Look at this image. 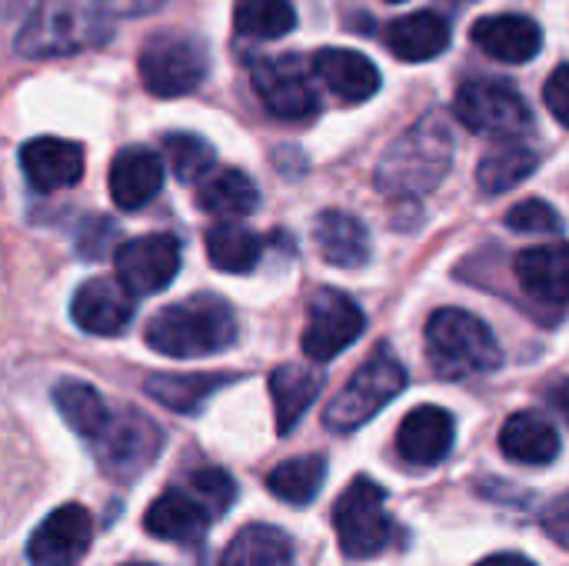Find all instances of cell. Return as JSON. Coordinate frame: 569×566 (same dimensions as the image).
I'll list each match as a JSON object with an SVG mask.
<instances>
[{
  "mask_svg": "<svg viewBox=\"0 0 569 566\" xmlns=\"http://www.w3.org/2000/svg\"><path fill=\"white\" fill-rule=\"evenodd\" d=\"M147 347L160 357L193 360L213 357L237 340V317L217 294H197L157 310L147 324Z\"/></svg>",
  "mask_w": 569,
  "mask_h": 566,
  "instance_id": "1",
  "label": "cell"
},
{
  "mask_svg": "<svg viewBox=\"0 0 569 566\" xmlns=\"http://www.w3.org/2000/svg\"><path fill=\"white\" fill-rule=\"evenodd\" d=\"M453 167V130L443 113H423L377 163V187L400 197L430 193Z\"/></svg>",
  "mask_w": 569,
  "mask_h": 566,
  "instance_id": "2",
  "label": "cell"
},
{
  "mask_svg": "<svg viewBox=\"0 0 569 566\" xmlns=\"http://www.w3.org/2000/svg\"><path fill=\"white\" fill-rule=\"evenodd\" d=\"M113 33L110 17L97 7V0H50L40 3L20 37H17V53L20 57H70L80 50H93L107 43Z\"/></svg>",
  "mask_w": 569,
  "mask_h": 566,
  "instance_id": "3",
  "label": "cell"
},
{
  "mask_svg": "<svg viewBox=\"0 0 569 566\" xmlns=\"http://www.w3.org/2000/svg\"><path fill=\"white\" fill-rule=\"evenodd\" d=\"M427 357L443 380H473L503 364L493 330L460 307H443L427 320Z\"/></svg>",
  "mask_w": 569,
  "mask_h": 566,
  "instance_id": "4",
  "label": "cell"
},
{
  "mask_svg": "<svg viewBox=\"0 0 569 566\" xmlns=\"http://www.w3.org/2000/svg\"><path fill=\"white\" fill-rule=\"evenodd\" d=\"M333 530L347 560H373L403 540L387 510V490L373 477H357L333 504Z\"/></svg>",
  "mask_w": 569,
  "mask_h": 566,
  "instance_id": "5",
  "label": "cell"
},
{
  "mask_svg": "<svg viewBox=\"0 0 569 566\" xmlns=\"http://www.w3.org/2000/svg\"><path fill=\"white\" fill-rule=\"evenodd\" d=\"M140 77L153 97L193 93L210 77V47L193 30H160L140 50Z\"/></svg>",
  "mask_w": 569,
  "mask_h": 566,
  "instance_id": "6",
  "label": "cell"
},
{
  "mask_svg": "<svg viewBox=\"0 0 569 566\" xmlns=\"http://www.w3.org/2000/svg\"><path fill=\"white\" fill-rule=\"evenodd\" d=\"M407 370L390 354H373L350 380L347 387L330 400L323 424L337 434H353L363 424H370L393 397L407 390Z\"/></svg>",
  "mask_w": 569,
  "mask_h": 566,
  "instance_id": "7",
  "label": "cell"
},
{
  "mask_svg": "<svg viewBox=\"0 0 569 566\" xmlns=\"http://www.w3.org/2000/svg\"><path fill=\"white\" fill-rule=\"evenodd\" d=\"M93 450H97L100 470L110 480L133 484L160 457L163 434L150 417L137 414V410H120V414H110L107 427L93 440Z\"/></svg>",
  "mask_w": 569,
  "mask_h": 566,
  "instance_id": "8",
  "label": "cell"
},
{
  "mask_svg": "<svg viewBox=\"0 0 569 566\" xmlns=\"http://www.w3.org/2000/svg\"><path fill=\"white\" fill-rule=\"evenodd\" d=\"M457 120L477 133L487 137H503V140H517L523 133H530L533 127V113L527 107V100L507 83V80H470L457 90L453 100Z\"/></svg>",
  "mask_w": 569,
  "mask_h": 566,
  "instance_id": "9",
  "label": "cell"
},
{
  "mask_svg": "<svg viewBox=\"0 0 569 566\" xmlns=\"http://www.w3.org/2000/svg\"><path fill=\"white\" fill-rule=\"evenodd\" d=\"M363 327H367V317L360 304H353L340 290H320L317 300L310 304V324L300 337V347L310 360L330 364L333 357H340L350 344L363 337Z\"/></svg>",
  "mask_w": 569,
  "mask_h": 566,
  "instance_id": "10",
  "label": "cell"
},
{
  "mask_svg": "<svg viewBox=\"0 0 569 566\" xmlns=\"http://www.w3.org/2000/svg\"><path fill=\"white\" fill-rule=\"evenodd\" d=\"M253 87L263 107L280 120H307L317 113V90L297 53L260 57L253 63Z\"/></svg>",
  "mask_w": 569,
  "mask_h": 566,
  "instance_id": "11",
  "label": "cell"
},
{
  "mask_svg": "<svg viewBox=\"0 0 569 566\" xmlns=\"http://www.w3.org/2000/svg\"><path fill=\"white\" fill-rule=\"evenodd\" d=\"M180 274V240L170 234L133 237L117 250V277L133 297L167 290Z\"/></svg>",
  "mask_w": 569,
  "mask_h": 566,
  "instance_id": "12",
  "label": "cell"
},
{
  "mask_svg": "<svg viewBox=\"0 0 569 566\" xmlns=\"http://www.w3.org/2000/svg\"><path fill=\"white\" fill-rule=\"evenodd\" d=\"M93 544V517L80 504H63L27 540L30 566H80Z\"/></svg>",
  "mask_w": 569,
  "mask_h": 566,
  "instance_id": "13",
  "label": "cell"
},
{
  "mask_svg": "<svg viewBox=\"0 0 569 566\" xmlns=\"http://www.w3.org/2000/svg\"><path fill=\"white\" fill-rule=\"evenodd\" d=\"M133 294L123 284L93 277L87 284L77 287L73 300H70V317L83 334L93 337H117L130 327L133 320Z\"/></svg>",
  "mask_w": 569,
  "mask_h": 566,
  "instance_id": "14",
  "label": "cell"
},
{
  "mask_svg": "<svg viewBox=\"0 0 569 566\" xmlns=\"http://www.w3.org/2000/svg\"><path fill=\"white\" fill-rule=\"evenodd\" d=\"M457 440V420L450 410L423 404L410 410L397 430V454L410 467H437L450 457Z\"/></svg>",
  "mask_w": 569,
  "mask_h": 566,
  "instance_id": "15",
  "label": "cell"
},
{
  "mask_svg": "<svg viewBox=\"0 0 569 566\" xmlns=\"http://www.w3.org/2000/svg\"><path fill=\"white\" fill-rule=\"evenodd\" d=\"M213 517L210 510L187 490V487H170L163 490L143 514V530L153 540L163 544H200L210 530Z\"/></svg>",
  "mask_w": 569,
  "mask_h": 566,
  "instance_id": "16",
  "label": "cell"
},
{
  "mask_svg": "<svg viewBox=\"0 0 569 566\" xmlns=\"http://www.w3.org/2000/svg\"><path fill=\"white\" fill-rule=\"evenodd\" d=\"M20 170L40 193L63 190L83 173V147L63 137H33L20 147Z\"/></svg>",
  "mask_w": 569,
  "mask_h": 566,
  "instance_id": "17",
  "label": "cell"
},
{
  "mask_svg": "<svg viewBox=\"0 0 569 566\" xmlns=\"http://www.w3.org/2000/svg\"><path fill=\"white\" fill-rule=\"evenodd\" d=\"M310 73L343 103H363L380 90V70L370 57L347 47H327L313 53Z\"/></svg>",
  "mask_w": 569,
  "mask_h": 566,
  "instance_id": "18",
  "label": "cell"
},
{
  "mask_svg": "<svg viewBox=\"0 0 569 566\" xmlns=\"http://www.w3.org/2000/svg\"><path fill=\"white\" fill-rule=\"evenodd\" d=\"M473 43L503 63H530L543 47V30L527 13H493L480 17L470 30Z\"/></svg>",
  "mask_w": 569,
  "mask_h": 566,
  "instance_id": "19",
  "label": "cell"
},
{
  "mask_svg": "<svg viewBox=\"0 0 569 566\" xmlns=\"http://www.w3.org/2000/svg\"><path fill=\"white\" fill-rule=\"evenodd\" d=\"M107 187L120 210H140L163 187V160L147 147H123L110 163Z\"/></svg>",
  "mask_w": 569,
  "mask_h": 566,
  "instance_id": "20",
  "label": "cell"
},
{
  "mask_svg": "<svg viewBox=\"0 0 569 566\" xmlns=\"http://www.w3.org/2000/svg\"><path fill=\"white\" fill-rule=\"evenodd\" d=\"M560 430L537 410L513 414L500 430V450L523 467H550L560 457Z\"/></svg>",
  "mask_w": 569,
  "mask_h": 566,
  "instance_id": "21",
  "label": "cell"
},
{
  "mask_svg": "<svg viewBox=\"0 0 569 566\" xmlns=\"http://www.w3.org/2000/svg\"><path fill=\"white\" fill-rule=\"evenodd\" d=\"M313 240L327 264L347 267V270L363 267L373 250L367 224L347 210H323L313 224Z\"/></svg>",
  "mask_w": 569,
  "mask_h": 566,
  "instance_id": "22",
  "label": "cell"
},
{
  "mask_svg": "<svg viewBox=\"0 0 569 566\" xmlns=\"http://www.w3.org/2000/svg\"><path fill=\"white\" fill-rule=\"evenodd\" d=\"M323 390V374L310 364H283L270 374V397H273V424L277 434H293L303 414Z\"/></svg>",
  "mask_w": 569,
  "mask_h": 566,
  "instance_id": "23",
  "label": "cell"
},
{
  "mask_svg": "<svg viewBox=\"0 0 569 566\" xmlns=\"http://www.w3.org/2000/svg\"><path fill=\"white\" fill-rule=\"evenodd\" d=\"M387 47L403 63H427L450 47V23L433 10L400 17L387 27Z\"/></svg>",
  "mask_w": 569,
  "mask_h": 566,
  "instance_id": "24",
  "label": "cell"
},
{
  "mask_svg": "<svg viewBox=\"0 0 569 566\" xmlns=\"http://www.w3.org/2000/svg\"><path fill=\"white\" fill-rule=\"evenodd\" d=\"M567 247L563 244H550V247H530L523 254H517L513 274L517 284L553 307L567 304Z\"/></svg>",
  "mask_w": 569,
  "mask_h": 566,
  "instance_id": "25",
  "label": "cell"
},
{
  "mask_svg": "<svg viewBox=\"0 0 569 566\" xmlns=\"http://www.w3.org/2000/svg\"><path fill=\"white\" fill-rule=\"evenodd\" d=\"M233 380L237 377H227V374H153L143 384V390L147 397H153L173 414H197L220 387Z\"/></svg>",
  "mask_w": 569,
  "mask_h": 566,
  "instance_id": "26",
  "label": "cell"
},
{
  "mask_svg": "<svg viewBox=\"0 0 569 566\" xmlns=\"http://www.w3.org/2000/svg\"><path fill=\"white\" fill-rule=\"evenodd\" d=\"M220 566H293V540L270 524H250L233 534Z\"/></svg>",
  "mask_w": 569,
  "mask_h": 566,
  "instance_id": "27",
  "label": "cell"
},
{
  "mask_svg": "<svg viewBox=\"0 0 569 566\" xmlns=\"http://www.w3.org/2000/svg\"><path fill=\"white\" fill-rule=\"evenodd\" d=\"M53 404H57L60 417L67 420V427L87 444H93L110 420L107 400L100 397L97 387H90L83 380H60L53 387Z\"/></svg>",
  "mask_w": 569,
  "mask_h": 566,
  "instance_id": "28",
  "label": "cell"
},
{
  "mask_svg": "<svg viewBox=\"0 0 569 566\" xmlns=\"http://www.w3.org/2000/svg\"><path fill=\"white\" fill-rule=\"evenodd\" d=\"M327 480V460L320 454H303L277 464L267 474V490L287 507H307L320 497Z\"/></svg>",
  "mask_w": 569,
  "mask_h": 566,
  "instance_id": "29",
  "label": "cell"
},
{
  "mask_svg": "<svg viewBox=\"0 0 569 566\" xmlns=\"http://www.w3.org/2000/svg\"><path fill=\"white\" fill-rule=\"evenodd\" d=\"M197 203L200 210L213 214V217H223V220H237V217H247L257 210L260 203V193H257V183L243 173V170H217L197 193Z\"/></svg>",
  "mask_w": 569,
  "mask_h": 566,
  "instance_id": "30",
  "label": "cell"
},
{
  "mask_svg": "<svg viewBox=\"0 0 569 566\" xmlns=\"http://www.w3.org/2000/svg\"><path fill=\"white\" fill-rule=\"evenodd\" d=\"M263 240L240 224H217L207 230V257L223 274H250L260 264Z\"/></svg>",
  "mask_w": 569,
  "mask_h": 566,
  "instance_id": "31",
  "label": "cell"
},
{
  "mask_svg": "<svg viewBox=\"0 0 569 566\" xmlns=\"http://www.w3.org/2000/svg\"><path fill=\"white\" fill-rule=\"evenodd\" d=\"M537 167H540L537 150H530V147H523V143L513 140V143H503V147L490 150V153L480 160V167H477V183H480V190H487V193H507V190H513L517 183H523L527 177H533Z\"/></svg>",
  "mask_w": 569,
  "mask_h": 566,
  "instance_id": "32",
  "label": "cell"
},
{
  "mask_svg": "<svg viewBox=\"0 0 569 566\" xmlns=\"http://www.w3.org/2000/svg\"><path fill=\"white\" fill-rule=\"evenodd\" d=\"M233 27L250 40H277L297 27V10L290 0H237Z\"/></svg>",
  "mask_w": 569,
  "mask_h": 566,
  "instance_id": "33",
  "label": "cell"
},
{
  "mask_svg": "<svg viewBox=\"0 0 569 566\" xmlns=\"http://www.w3.org/2000/svg\"><path fill=\"white\" fill-rule=\"evenodd\" d=\"M163 157L180 180H197V177L210 173L217 163V150L197 133H167Z\"/></svg>",
  "mask_w": 569,
  "mask_h": 566,
  "instance_id": "34",
  "label": "cell"
},
{
  "mask_svg": "<svg viewBox=\"0 0 569 566\" xmlns=\"http://www.w3.org/2000/svg\"><path fill=\"white\" fill-rule=\"evenodd\" d=\"M207 510H210V517L217 520V517H223L233 504H237V480L227 474V470H220V467H203V470H193L190 477H187V484H183Z\"/></svg>",
  "mask_w": 569,
  "mask_h": 566,
  "instance_id": "35",
  "label": "cell"
},
{
  "mask_svg": "<svg viewBox=\"0 0 569 566\" xmlns=\"http://www.w3.org/2000/svg\"><path fill=\"white\" fill-rule=\"evenodd\" d=\"M507 227L517 230V234H560L563 230V220H560V214L550 203H543V200H523V203L510 207Z\"/></svg>",
  "mask_w": 569,
  "mask_h": 566,
  "instance_id": "36",
  "label": "cell"
},
{
  "mask_svg": "<svg viewBox=\"0 0 569 566\" xmlns=\"http://www.w3.org/2000/svg\"><path fill=\"white\" fill-rule=\"evenodd\" d=\"M113 234H117V227H113L110 220H103V217H90V220L80 227V234H77V254H80V257H87V260H100V257L107 254V247H110Z\"/></svg>",
  "mask_w": 569,
  "mask_h": 566,
  "instance_id": "37",
  "label": "cell"
},
{
  "mask_svg": "<svg viewBox=\"0 0 569 566\" xmlns=\"http://www.w3.org/2000/svg\"><path fill=\"white\" fill-rule=\"evenodd\" d=\"M543 100H547L550 113L557 117V123H567V110H569V67L567 63H560V67L550 73V80H547V87H543Z\"/></svg>",
  "mask_w": 569,
  "mask_h": 566,
  "instance_id": "38",
  "label": "cell"
},
{
  "mask_svg": "<svg viewBox=\"0 0 569 566\" xmlns=\"http://www.w3.org/2000/svg\"><path fill=\"white\" fill-rule=\"evenodd\" d=\"M167 0H97V7L107 17H143L157 7H163Z\"/></svg>",
  "mask_w": 569,
  "mask_h": 566,
  "instance_id": "39",
  "label": "cell"
},
{
  "mask_svg": "<svg viewBox=\"0 0 569 566\" xmlns=\"http://www.w3.org/2000/svg\"><path fill=\"white\" fill-rule=\"evenodd\" d=\"M37 7H40V0H0V23H7V20H20V17H30Z\"/></svg>",
  "mask_w": 569,
  "mask_h": 566,
  "instance_id": "40",
  "label": "cell"
},
{
  "mask_svg": "<svg viewBox=\"0 0 569 566\" xmlns=\"http://www.w3.org/2000/svg\"><path fill=\"white\" fill-rule=\"evenodd\" d=\"M547 527L553 530V540H557L560 547H567V500H557V504H553V517H550Z\"/></svg>",
  "mask_w": 569,
  "mask_h": 566,
  "instance_id": "41",
  "label": "cell"
},
{
  "mask_svg": "<svg viewBox=\"0 0 569 566\" xmlns=\"http://www.w3.org/2000/svg\"><path fill=\"white\" fill-rule=\"evenodd\" d=\"M473 566H537L530 557L523 554H493V557H483L480 564Z\"/></svg>",
  "mask_w": 569,
  "mask_h": 566,
  "instance_id": "42",
  "label": "cell"
},
{
  "mask_svg": "<svg viewBox=\"0 0 569 566\" xmlns=\"http://www.w3.org/2000/svg\"><path fill=\"white\" fill-rule=\"evenodd\" d=\"M123 566H157V564H123Z\"/></svg>",
  "mask_w": 569,
  "mask_h": 566,
  "instance_id": "43",
  "label": "cell"
},
{
  "mask_svg": "<svg viewBox=\"0 0 569 566\" xmlns=\"http://www.w3.org/2000/svg\"><path fill=\"white\" fill-rule=\"evenodd\" d=\"M387 3H403V0H387Z\"/></svg>",
  "mask_w": 569,
  "mask_h": 566,
  "instance_id": "44",
  "label": "cell"
}]
</instances>
